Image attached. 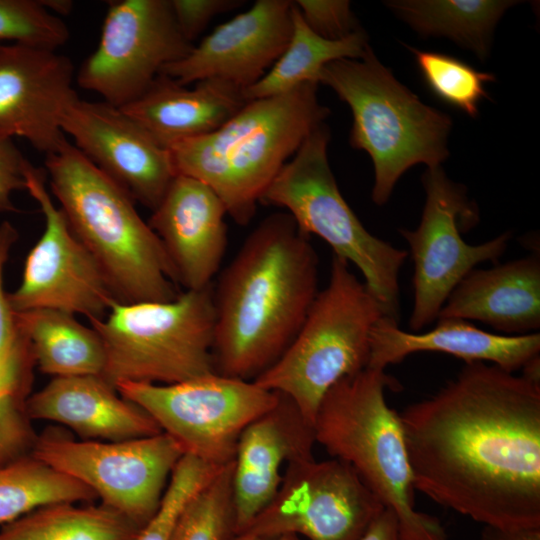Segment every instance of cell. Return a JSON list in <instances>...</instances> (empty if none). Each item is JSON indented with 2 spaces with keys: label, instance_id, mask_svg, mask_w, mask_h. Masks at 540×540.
<instances>
[{
  "label": "cell",
  "instance_id": "3",
  "mask_svg": "<svg viewBox=\"0 0 540 540\" xmlns=\"http://www.w3.org/2000/svg\"><path fill=\"white\" fill-rule=\"evenodd\" d=\"M317 83L247 101L215 131L169 148L176 174L195 178L224 203L237 224L254 217L257 204L309 133L328 117Z\"/></svg>",
  "mask_w": 540,
  "mask_h": 540
},
{
  "label": "cell",
  "instance_id": "26",
  "mask_svg": "<svg viewBox=\"0 0 540 540\" xmlns=\"http://www.w3.org/2000/svg\"><path fill=\"white\" fill-rule=\"evenodd\" d=\"M291 14L292 32L285 50L257 83L242 90L246 101L281 95L305 83L319 84V75L327 64L361 58L369 47L361 29L341 39H326L305 23L294 1Z\"/></svg>",
  "mask_w": 540,
  "mask_h": 540
},
{
  "label": "cell",
  "instance_id": "18",
  "mask_svg": "<svg viewBox=\"0 0 540 540\" xmlns=\"http://www.w3.org/2000/svg\"><path fill=\"white\" fill-rule=\"evenodd\" d=\"M290 0H257L217 26L182 59L160 74L186 86L205 79L241 90L257 83L285 50L292 32Z\"/></svg>",
  "mask_w": 540,
  "mask_h": 540
},
{
  "label": "cell",
  "instance_id": "9",
  "mask_svg": "<svg viewBox=\"0 0 540 540\" xmlns=\"http://www.w3.org/2000/svg\"><path fill=\"white\" fill-rule=\"evenodd\" d=\"M106 353L102 377L119 382L174 384L216 373L213 285L169 301H115L106 318L88 319Z\"/></svg>",
  "mask_w": 540,
  "mask_h": 540
},
{
  "label": "cell",
  "instance_id": "19",
  "mask_svg": "<svg viewBox=\"0 0 540 540\" xmlns=\"http://www.w3.org/2000/svg\"><path fill=\"white\" fill-rule=\"evenodd\" d=\"M227 210L203 182L177 174L152 211L148 224L156 233L185 290L212 285L227 246Z\"/></svg>",
  "mask_w": 540,
  "mask_h": 540
},
{
  "label": "cell",
  "instance_id": "36",
  "mask_svg": "<svg viewBox=\"0 0 540 540\" xmlns=\"http://www.w3.org/2000/svg\"><path fill=\"white\" fill-rule=\"evenodd\" d=\"M176 25L190 43L218 14L234 10L242 0H169Z\"/></svg>",
  "mask_w": 540,
  "mask_h": 540
},
{
  "label": "cell",
  "instance_id": "27",
  "mask_svg": "<svg viewBox=\"0 0 540 540\" xmlns=\"http://www.w3.org/2000/svg\"><path fill=\"white\" fill-rule=\"evenodd\" d=\"M515 1L490 0H401L386 5L424 36L447 37L488 56L496 23Z\"/></svg>",
  "mask_w": 540,
  "mask_h": 540
},
{
  "label": "cell",
  "instance_id": "11",
  "mask_svg": "<svg viewBox=\"0 0 540 540\" xmlns=\"http://www.w3.org/2000/svg\"><path fill=\"white\" fill-rule=\"evenodd\" d=\"M184 452L167 433L117 442L75 440L59 431L38 435L32 456L83 483L141 528L159 506Z\"/></svg>",
  "mask_w": 540,
  "mask_h": 540
},
{
  "label": "cell",
  "instance_id": "25",
  "mask_svg": "<svg viewBox=\"0 0 540 540\" xmlns=\"http://www.w3.org/2000/svg\"><path fill=\"white\" fill-rule=\"evenodd\" d=\"M15 321L28 339L41 372L53 378L103 375V342L91 326H84L74 314L39 308L15 313Z\"/></svg>",
  "mask_w": 540,
  "mask_h": 540
},
{
  "label": "cell",
  "instance_id": "38",
  "mask_svg": "<svg viewBox=\"0 0 540 540\" xmlns=\"http://www.w3.org/2000/svg\"><path fill=\"white\" fill-rule=\"evenodd\" d=\"M35 366L30 343L17 328L12 345L0 356V394L20 382L33 380Z\"/></svg>",
  "mask_w": 540,
  "mask_h": 540
},
{
  "label": "cell",
  "instance_id": "24",
  "mask_svg": "<svg viewBox=\"0 0 540 540\" xmlns=\"http://www.w3.org/2000/svg\"><path fill=\"white\" fill-rule=\"evenodd\" d=\"M242 90L218 79L189 89L159 74L136 100L120 108L166 148L209 134L245 104Z\"/></svg>",
  "mask_w": 540,
  "mask_h": 540
},
{
  "label": "cell",
  "instance_id": "29",
  "mask_svg": "<svg viewBox=\"0 0 540 540\" xmlns=\"http://www.w3.org/2000/svg\"><path fill=\"white\" fill-rule=\"evenodd\" d=\"M97 496L83 483L30 455L0 466V524L59 502H91Z\"/></svg>",
  "mask_w": 540,
  "mask_h": 540
},
{
  "label": "cell",
  "instance_id": "4",
  "mask_svg": "<svg viewBox=\"0 0 540 540\" xmlns=\"http://www.w3.org/2000/svg\"><path fill=\"white\" fill-rule=\"evenodd\" d=\"M53 195L77 238L95 258L120 302L178 296L161 241L133 198L67 139L46 155Z\"/></svg>",
  "mask_w": 540,
  "mask_h": 540
},
{
  "label": "cell",
  "instance_id": "39",
  "mask_svg": "<svg viewBox=\"0 0 540 540\" xmlns=\"http://www.w3.org/2000/svg\"><path fill=\"white\" fill-rule=\"evenodd\" d=\"M17 239L18 232L10 222L0 223V356L9 349L17 334L15 313L3 286L4 267Z\"/></svg>",
  "mask_w": 540,
  "mask_h": 540
},
{
  "label": "cell",
  "instance_id": "31",
  "mask_svg": "<svg viewBox=\"0 0 540 540\" xmlns=\"http://www.w3.org/2000/svg\"><path fill=\"white\" fill-rule=\"evenodd\" d=\"M408 49L415 56L425 84L436 97L471 117L478 114L480 100L487 97L484 85L494 81V75L447 54Z\"/></svg>",
  "mask_w": 540,
  "mask_h": 540
},
{
  "label": "cell",
  "instance_id": "13",
  "mask_svg": "<svg viewBox=\"0 0 540 540\" xmlns=\"http://www.w3.org/2000/svg\"><path fill=\"white\" fill-rule=\"evenodd\" d=\"M193 45L180 33L169 0L111 1L99 43L80 66L77 83L122 108Z\"/></svg>",
  "mask_w": 540,
  "mask_h": 540
},
{
  "label": "cell",
  "instance_id": "6",
  "mask_svg": "<svg viewBox=\"0 0 540 540\" xmlns=\"http://www.w3.org/2000/svg\"><path fill=\"white\" fill-rule=\"evenodd\" d=\"M352 112L350 145L369 154L374 166L372 200L384 205L412 166H440L448 157L449 116L424 104L398 82L368 47L361 58L338 59L321 71Z\"/></svg>",
  "mask_w": 540,
  "mask_h": 540
},
{
  "label": "cell",
  "instance_id": "20",
  "mask_svg": "<svg viewBox=\"0 0 540 540\" xmlns=\"http://www.w3.org/2000/svg\"><path fill=\"white\" fill-rule=\"evenodd\" d=\"M315 443L313 425L283 394L274 407L243 430L233 468L236 534L273 499L283 478V466L314 458Z\"/></svg>",
  "mask_w": 540,
  "mask_h": 540
},
{
  "label": "cell",
  "instance_id": "5",
  "mask_svg": "<svg viewBox=\"0 0 540 540\" xmlns=\"http://www.w3.org/2000/svg\"><path fill=\"white\" fill-rule=\"evenodd\" d=\"M397 385L383 369L366 367L323 397L313 428L316 443L348 463L391 510L403 540H447L438 518L415 508V487L399 413L386 402Z\"/></svg>",
  "mask_w": 540,
  "mask_h": 540
},
{
  "label": "cell",
  "instance_id": "30",
  "mask_svg": "<svg viewBox=\"0 0 540 540\" xmlns=\"http://www.w3.org/2000/svg\"><path fill=\"white\" fill-rule=\"evenodd\" d=\"M233 468L234 460L194 495L169 540H230L236 534Z\"/></svg>",
  "mask_w": 540,
  "mask_h": 540
},
{
  "label": "cell",
  "instance_id": "14",
  "mask_svg": "<svg viewBox=\"0 0 540 540\" xmlns=\"http://www.w3.org/2000/svg\"><path fill=\"white\" fill-rule=\"evenodd\" d=\"M385 506L346 462L289 463L270 503L240 533L360 540Z\"/></svg>",
  "mask_w": 540,
  "mask_h": 540
},
{
  "label": "cell",
  "instance_id": "33",
  "mask_svg": "<svg viewBox=\"0 0 540 540\" xmlns=\"http://www.w3.org/2000/svg\"><path fill=\"white\" fill-rule=\"evenodd\" d=\"M69 37L67 25L40 0H0V43L57 50Z\"/></svg>",
  "mask_w": 540,
  "mask_h": 540
},
{
  "label": "cell",
  "instance_id": "28",
  "mask_svg": "<svg viewBox=\"0 0 540 540\" xmlns=\"http://www.w3.org/2000/svg\"><path fill=\"white\" fill-rule=\"evenodd\" d=\"M141 527L103 504L59 502L3 525L0 540H135Z\"/></svg>",
  "mask_w": 540,
  "mask_h": 540
},
{
  "label": "cell",
  "instance_id": "41",
  "mask_svg": "<svg viewBox=\"0 0 540 540\" xmlns=\"http://www.w3.org/2000/svg\"><path fill=\"white\" fill-rule=\"evenodd\" d=\"M481 540H540V526L514 528L484 526Z\"/></svg>",
  "mask_w": 540,
  "mask_h": 540
},
{
  "label": "cell",
  "instance_id": "40",
  "mask_svg": "<svg viewBox=\"0 0 540 540\" xmlns=\"http://www.w3.org/2000/svg\"><path fill=\"white\" fill-rule=\"evenodd\" d=\"M360 540H403L395 514L384 508Z\"/></svg>",
  "mask_w": 540,
  "mask_h": 540
},
{
  "label": "cell",
  "instance_id": "21",
  "mask_svg": "<svg viewBox=\"0 0 540 540\" xmlns=\"http://www.w3.org/2000/svg\"><path fill=\"white\" fill-rule=\"evenodd\" d=\"M32 420L66 425L83 440L125 441L163 432L102 376L56 377L28 399Z\"/></svg>",
  "mask_w": 540,
  "mask_h": 540
},
{
  "label": "cell",
  "instance_id": "17",
  "mask_svg": "<svg viewBox=\"0 0 540 540\" xmlns=\"http://www.w3.org/2000/svg\"><path fill=\"white\" fill-rule=\"evenodd\" d=\"M71 60L56 50L0 43V139L22 137L45 155L67 139L61 120L78 97Z\"/></svg>",
  "mask_w": 540,
  "mask_h": 540
},
{
  "label": "cell",
  "instance_id": "23",
  "mask_svg": "<svg viewBox=\"0 0 540 540\" xmlns=\"http://www.w3.org/2000/svg\"><path fill=\"white\" fill-rule=\"evenodd\" d=\"M448 318L480 321L510 336L539 329V256L473 269L453 289L437 319Z\"/></svg>",
  "mask_w": 540,
  "mask_h": 540
},
{
  "label": "cell",
  "instance_id": "43",
  "mask_svg": "<svg viewBox=\"0 0 540 540\" xmlns=\"http://www.w3.org/2000/svg\"><path fill=\"white\" fill-rule=\"evenodd\" d=\"M230 540H302L297 535L284 534L278 536H260L250 533L235 534Z\"/></svg>",
  "mask_w": 540,
  "mask_h": 540
},
{
  "label": "cell",
  "instance_id": "1",
  "mask_svg": "<svg viewBox=\"0 0 540 540\" xmlns=\"http://www.w3.org/2000/svg\"><path fill=\"white\" fill-rule=\"evenodd\" d=\"M399 416L415 490L484 526H540V381L465 363Z\"/></svg>",
  "mask_w": 540,
  "mask_h": 540
},
{
  "label": "cell",
  "instance_id": "12",
  "mask_svg": "<svg viewBox=\"0 0 540 540\" xmlns=\"http://www.w3.org/2000/svg\"><path fill=\"white\" fill-rule=\"evenodd\" d=\"M426 200L415 230L401 228L414 264L413 308L409 327L416 333L436 321L448 296L477 265L497 261L505 252L510 232L471 245L461 232L478 222L475 204L466 189L451 181L440 166L422 176Z\"/></svg>",
  "mask_w": 540,
  "mask_h": 540
},
{
  "label": "cell",
  "instance_id": "32",
  "mask_svg": "<svg viewBox=\"0 0 540 540\" xmlns=\"http://www.w3.org/2000/svg\"><path fill=\"white\" fill-rule=\"evenodd\" d=\"M220 468L184 454L170 476L158 508L135 540H169L189 501Z\"/></svg>",
  "mask_w": 540,
  "mask_h": 540
},
{
  "label": "cell",
  "instance_id": "22",
  "mask_svg": "<svg viewBox=\"0 0 540 540\" xmlns=\"http://www.w3.org/2000/svg\"><path fill=\"white\" fill-rule=\"evenodd\" d=\"M442 352L465 363L490 362L508 372L522 369L540 354V334H494L462 319H437L436 326L423 333L402 330L387 316L373 327L367 367L383 369L417 352Z\"/></svg>",
  "mask_w": 540,
  "mask_h": 540
},
{
  "label": "cell",
  "instance_id": "42",
  "mask_svg": "<svg viewBox=\"0 0 540 540\" xmlns=\"http://www.w3.org/2000/svg\"><path fill=\"white\" fill-rule=\"evenodd\" d=\"M40 2L47 11L59 18L69 15L74 6L71 0H40Z\"/></svg>",
  "mask_w": 540,
  "mask_h": 540
},
{
  "label": "cell",
  "instance_id": "10",
  "mask_svg": "<svg viewBox=\"0 0 540 540\" xmlns=\"http://www.w3.org/2000/svg\"><path fill=\"white\" fill-rule=\"evenodd\" d=\"M115 388L143 408L184 454L217 467L234 460L243 430L280 396L255 381L218 373L174 384L123 381Z\"/></svg>",
  "mask_w": 540,
  "mask_h": 540
},
{
  "label": "cell",
  "instance_id": "8",
  "mask_svg": "<svg viewBox=\"0 0 540 540\" xmlns=\"http://www.w3.org/2000/svg\"><path fill=\"white\" fill-rule=\"evenodd\" d=\"M329 140L325 123L313 129L260 203L284 209L304 235L321 238L334 256L355 265L385 316L399 323V273L408 252L371 234L345 201L329 165Z\"/></svg>",
  "mask_w": 540,
  "mask_h": 540
},
{
  "label": "cell",
  "instance_id": "2",
  "mask_svg": "<svg viewBox=\"0 0 540 540\" xmlns=\"http://www.w3.org/2000/svg\"><path fill=\"white\" fill-rule=\"evenodd\" d=\"M318 257L284 212L262 220L213 287L216 373L253 381L285 352L318 293Z\"/></svg>",
  "mask_w": 540,
  "mask_h": 540
},
{
  "label": "cell",
  "instance_id": "7",
  "mask_svg": "<svg viewBox=\"0 0 540 540\" xmlns=\"http://www.w3.org/2000/svg\"><path fill=\"white\" fill-rule=\"evenodd\" d=\"M384 316L382 306L350 264L333 255L329 282L317 293L297 335L253 381L291 399L313 425L325 394L367 367L371 331Z\"/></svg>",
  "mask_w": 540,
  "mask_h": 540
},
{
  "label": "cell",
  "instance_id": "37",
  "mask_svg": "<svg viewBox=\"0 0 540 540\" xmlns=\"http://www.w3.org/2000/svg\"><path fill=\"white\" fill-rule=\"evenodd\" d=\"M27 161L12 139H0V213L17 211L12 195L26 190L23 172Z\"/></svg>",
  "mask_w": 540,
  "mask_h": 540
},
{
  "label": "cell",
  "instance_id": "35",
  "mask_svg": "<svg viewBox=\"0 0 540 540\" xmlns=\"http://www.w3.org/2000/svg\"><path fill=\"white\" fill-rule=\"evenodd\" d=\"M294 3L305 23L326 39H341L360 29L347 0H297Z\"/></svg>",
  "mask_w": 540,
  "mask_h": 540
},
{
  "label": "cell",
  "instance_id": "16",
  "mask_svg": "<svg viewBox=\"0 0 540 540\" xmlns=\"http://www.w3.org/2000/svg\"><path fill=\"white\" fill-rule=\"evenodd\" d=\"M61 128L93 164L152 211L177 175L170 150L103 100L76 97L65 110Z\"/></svg>",
  "mask_w": 540,
  "mask_h": 540
},
{
  "label": "cell",
  "instance_id": "15",
  "mask_svg": "<svg viewBox=\"0 0 540 540\" xmlns=\"http://www.w3.org/2000/svg\"><path fill=\"white\" fill-rule=\"evenodd\" d=\"M26 190L44 216L42 235L26 257L22 279L8 300L15 313L49 308L103 318L118 301L101 267L52 201L44 174L27 161Z\"/></svg>",
  "mask_w": 540,
  "mask_h": 540
},
{
  "label": "cell",
  "instance_id": "34",
  "mask_svg": "<svg viewBox=\"0 0 540 540\" xmlns=\"http://www.w3.org/2000/svg\"><path fill=\"white\" fill-rule=\"evenodd\" d=\"M31 386L26 380L0 394V466L32 455L38 435L28 413Z\"/></svg>",
  "mask_w": 540,
  "mask_h": 540
}]
</instances>
